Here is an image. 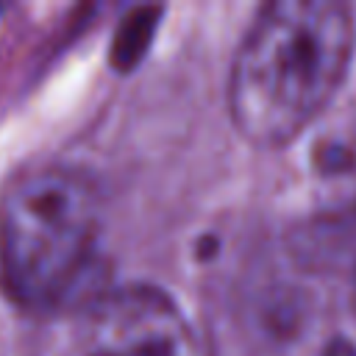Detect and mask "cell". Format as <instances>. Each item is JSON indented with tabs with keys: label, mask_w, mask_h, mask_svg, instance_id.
<instances>
[{
	"label": "cell",
	"mask_w": 356,
	"mask_h": 356,
	"mask_svg": "<svg viewBox=\"0 0 356 356\" xmlns=\"http://www.w3.org/2000/svg\"><path fill=\"white\" fill-rule=\"evenodd\" d=\"M100 236L95 184L64 164L19 175L0 200V267L28 309L64 303L92 264Z\"/></svg>",
	"instance_id": "2"
},
{
	"label": "cell",
	"mask_w": 356,
	"mask_h": 356,
	"mask_svg": "<svg viewBox=\"0 0 356 356\" xmlns=\"http://www.w3.org/2000/svg\"><path fill=\"white\" fill-rule=\"evenodd\" d=\"M70 356H200V348L167 292L131 284L83 306Z\"/></svg>",
	"instance_id": "3"
},
{
	"label": "cell",
	"mask_w": 356,
	"mask_h": 356,
	"mask_svg": "<svg viewBox=\"0 0 356 356\" xmlns=\"http://www.w3.org/2000/svg\"><path fill=\"white\" fill-rule=\"evenodd\" d=\"M353 56L350 8L275 0L259 8L231 64L228 108L259 147L292 142L334 100Z\"/></svg>",
	"instance_id": "1"
},
{
	"label": "cell",
	"mask_w": 356,
	"mask_h": 356,
	"mask_svg": "<svg viewBox=\"0 0 356 356\" xmlns=\"http://www.w3.org/2000/svg\"><path fill=\"white\" fill-rule=\"evenodd\" d=\"M323 356H356V345L348 342V339H334Z\"/></svg>",
	"instance_id": "4"
}]
</instances>
